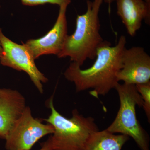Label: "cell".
I'll use <instances>...</instances> for the list:
<instances>
[{
    "mask_svg": "<svg viewBox=\"0 0 150 150\" xmlns=\"http://www.w3.org/2000/svg\"><path fill=\"white\" fill-rule=\"evenodd\" d=\"M39 150H52L51 149V146L49 144L48 141H46V142L43 143L42 144V147Z\"/></svg>",
    "mask_w": 150,
    "mask_h": 150,
    "instance_id": "14",
    "label": "cell"
},
{
    "mask_svg": "<svg viewBox=\"0 0 150 150\" xmlns=\"http://www.w3.org/2000/svg\"><path fill=\"white\" fill-rule=\"evenodd\" d=\"M146 2L148 3H150V0H144Z\"/></svg>",
    "mask_w": 150,
    "mask_h": 150,
    "instance_id": "17",
    "label": "cell"
},
{
    "mask_svg": "<svg viewBox=\"0 0 150 150\" xmlns=\"http://www.w3.org/2000/svg\"><path fill=\"white\" fill-rule=\"evenodd\" d=\"M3 54V49L2 48L1 46V43H0V58L1 57L2 55Z\"/></svg>",
    "mask_w": 150,
    "mask_h": 150,
    "instance_id": "16",
    "label": "cell"
},
{
    "mask_svg": "<svg viewBox=\"0 0 150 150\" xmlns=\"http://www.w3.org/2000/svg\"><path fill=\"white\" fill-rule=\"evenodd\" d=\"M126 37L121 35L115 46L104 40L98 48L96 60L91 67L82 69L72 62L64 73L65 77L74 83L77 92L92 89L91 96H105L115 88L119 82L117 75L122 68V56Z\"/></svg>",
    "mask_w": 150,
    "mask_h": 150,
    "instance_id": "1",
    "label": "cell"
},
{
    "mask_svg": "<svg viewBox=\"0 0 150 150\" xmlns=\"http://www.w3.org/2000/svg\"><path fill=\"white\" fill-rule=\"evenodd\" d=\"M68 5L60 6L59 15L54 26L46 35L38 39L28 40L25 45L34 59L43 55L58 56L62 51L67 34L66 11Z\"/></svg>",
    "mask_w": 150,
    "mask_h": 150,
    "instance_id": "7",
    "label": "cell"
},
{
    "mask_svg": "<svg viewBox=\"0 0 150 150\" xmlns=\"http://www.w3.org/2000/svg\"><path fill=\"white\" fill-rule=\"evenodd\" d=\"M105 1V2L107 3L108 4L110 5L111 3L113 2L116 1V0H103Z\"/></svg>",
    "mask_w": 150,
    "mask_h": 150,
    "instance_id": "15",
    "label": "cell"
},
{
    "mask_svg": "<svg viewBox=\"0 0 150 150\" xmlns=\"http://www.w3.org/2000/svg\"><path fill=\"white\" fill-rule=\"evenodd\" d=\"M22 4L25 6H35L50 4L58 5L59 6L64 4H69L71 0H21Z\"/></svg>",
    "mask_w": 150,
    "mask_h": 150,
    "instance_id": "13",
    "label": "cell"
},
{
    "mask_svg": "<svg viewBox=\"0 0 150 150\" xmlns=\"http://www.w3.org/2000/svg\"><path fill=\"white\" fill-rule=\"evenodd\" d=\"M53 96L48 100L51 114L44 119L54 128L53 135L47 140L52 150H84L91 135L99 131L91 117H85L77 109L72 111L71 118L63 116L56 110Z\"/></svg>",
    "mask_w": 150,
    "mask_h": 150,
    "instance_id": "3",
    "label": "cell"
},
{
    "mask_svg": "<svg viewBox=\"0 0 150 150\" xmlns=\"http://www.w3.org/2000/svg\"><path fill=\"white\" fill-rule=\"evenodd\" d=\"M103 0L87 1V11L78 15L74 32L67 35L58 58L69 57L72 62L81 67L88 59L96 57L97 51L103 42L100 33L99 12Z\"/></svg>",
    "mask_w": 150,
    "mask_h": 150,
    "instance_id": "2",
    "label": "cell"
},
{
    "mask_svg": "<svg viewBox=\"0 0 150 150\" xmlns=\"http://www.w3.org/2000/svg\"><path fill=\"white\" fill-rule=\"evenodd\" d=\"M122 64L117 75L118 82L135 85L150 82V57L144 48L140 46L125 48Z\"/></svg>",
    "mask_w": 150,
    "mask_h": 150,
    "instance_id": "8",
    "label": "cell"
},
{
    "mask_svg": "<svg viewBox=\"0 0 150 150\" xmlns=\"http://www.w3.org/2000/svg\"><path fill=\"white\" fill-rule=\"evenodd\" d=\"M0 8H1V6H0Z\"/></svg>",
    "mask_w": 150,
    "mask_h": 150,
    "instance_id": "18",
    "label": "cell"
},
{
    "mask_svg": "<svg viewBox=\"0 0 150 150\" xmlns=\"http://www.w3.org/2000/svg\"><path fill=\"white\" fill-rule=\"evenodd\" d=\"M137 91L143 100V107L147 117L148 121H150V82L147 83L136 85Z\"/></svg>",
    "mask_w": 150,
    "mask_h": 150,
    "instance_id": "12",
    "label": "cell"
},
{
    "mask_svg": "<svg viewBox=\"0 0 150 150\" xmlns=\"http://www.w3.org/2000/svg\"><path fill=\"white\" fill-rule=\"evenodd\" d=\"M26 106L24 97L16 90L0 88V138L5 139Z\"/></svg>",
    "mask_w": 150,
    "mask_h": 150,
    "instance_id": "9",
    "label": "cell"
},
{
    "mask_svg": "<svg viewBox=\"0 0 150 150\" xmlns=\"http://www.w3.org/2000/svg\"><path fill=\"white\" fill-rule=\"evenodd\" d=\"M115 89L120 100V108L114 121L106 130L112 134L132 137L141 150H149V137L136 114V106L142 107L143 101L136 85L118 83Z\"/></svg>",
    "mask_w": 150,
    "mask_h": 150,
    "instance_id": "4",
    "label": "cell"
},
{
    "mask_svg": "<svg viewBox=\"0 0 150 150\" xmlns=\"http://www.w3.org/2000/svg\"><path fill=\"white\" fill-rule=\"evenodd\" d=\"M117 13L127 30L133 37L141 28L142 22L150 21V4L144 0H116Z\"/></svg>",
    "mask_w": 150,
    "mask_h": 150,
    "instance_id": "10",
    "label": "cell"
},
{
    "mask_svg": "<svg viewBox=\"0 0 150 150\" xmlns=\"http://www.w3.org/2000/svg\"><path fill=\"white\" fill-rule=\"evenodd\" d=\"M54 128L49 123L44 124L32 115L26 106L6 137L7 150H30L35 143L48 134H52Z\"/></svg>",
    "mask_w": 150,
    "mask_h": 150,
    "instance_id": "5",
    "label": "cell"
},
{
    "mask_svg": "<svg viewBox=\"0 0 150 150\" xmlns=\"http://www.w3.org/2000/svg\"><path fill=\"white\" fill-rule=\"evenodd\" d=\"M0 43L3 54L0 63L3 66L10 67L18 71L25 72L40 93L43 92V83L48 79L38 69L35 59L25 45L18 44L6 37L0 28Z\"/></svg>",
    "mask_w": 150,
    "mask_h": 150,
    "instance_id": "6",
    "label": "cell"
},
{
    "mask_svg": "<svg viewBox=\"0 0 150 150\" xmlns=\"http://www.w3.org/2000/svg\"><path fill=\"white\" fill-rule=\"evenodd\" d=\"M129 139L126 135H115L106 129L99 130L91 135L84 150H121Z\"/></svg>",
    "mask_w": 150,
    "mask_h": 150,
    "instance_id": "11",
    "label": "cell"
}]
</instances>
